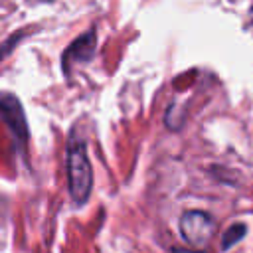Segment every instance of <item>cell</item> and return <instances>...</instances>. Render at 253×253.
Instances as JSON below:
<instances>
[{
  "label": "cell",
  "mask_w": 253,
  "mask_h": 253,
  "mask_svg": "<svg viewBox=\"0 0 253 253\" xmlns=\"http://www.w3.org/2000/svg\"><path fill=\"white\" fill-rule=\"evenodd\" d=\"M67 184L75 206H83L93 190V168L81 138H69L67 142Z\"/></svg>",
  "instance_id": "obj_1"
},
{
  "label": "cell",
  "mask_w": 253,
  "mask_h": 253,
  "mask_svg": "<svg viewBox=\"0 0 253 253\" xmlns=\"http://www.w3.org/2000/svg\"><path fill=\"white\" fill-rule=\"evenodd\" d=\"M215 231V221L208 211L188 210L180 217V235L186 243L194 247L206 245Z\"/></svg>",
  "instance_id": "obj_2"
},
{
  "label": "cell",
  "mask_w": 253,
  "mask_h": 253,
  "mask_svg": "<svg viewBox=\"0 0 253 253\" xmlns=\"http://www.w3.org/2000/svg\"><path fill=\"white\" fill-rule=\"evenodd\" d=\"M0 117L10 126L14 138L18 140V144L26 146V142H28V123H26L24 109H22V105H20L16 95L0 93Z\"/></svg>",
  "instance_id": "obj_3"
},
{
  "label": "cell",
  "mask_w": 253,
  "mask_h": 253,
  "mask_svg": "<svg viewBox=\"0 0 253 253\" xmlns=\"http://www.w3.org/2000/svg\"><path fill=\"white\" fill-rule=\"evenodd\" d=\"M93 51H95V34L89 32L69 45V49L63 55V65H67L69 61L71 63L73 61H87V59H91Z\"/></svg>",
  "instance_id": "obj_4"
},
{
  "label": "cell",
  "mask_w": 253,
  "mask_h": 253,
  "mask_svg": "<svg viewBox=\"0 0 253 253\" xmlns=\"http://www.w3.org/2000/svg\"><path fill=\"white\" fill-rule=\"evenodd\" d=\"M247 233V225L245 223H231L221 237V249H229L231 245H235L237 241H241Z\"/></svg>",
  "instance_id": "obj_5"
},
{
  "label": "cell",
  "mask_w": 253,
  "mask_h": 253,
  "mask_svg": "<svg viewBox=\"0 0 253 253\" xmlns=\"http://www.w3.org/2000/svg\"><path fill=\"white\" fill-rule=\"evenodd\" d=\"M172 253H208V251H192V249H180V247H176Z\"/></svg>",
  "instance_id": "obj_6"
}]
</instances>
